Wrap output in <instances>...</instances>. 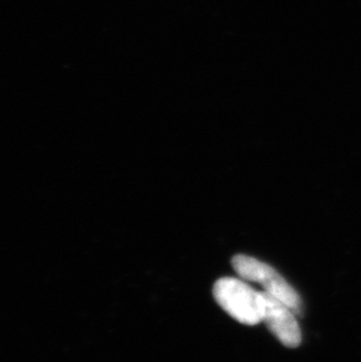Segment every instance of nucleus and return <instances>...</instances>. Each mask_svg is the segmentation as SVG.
Listing matches in <instances>:
<instances>
[{"label":"nucleus","mask_w":361,"mask_h":362,"mask_svg":"<svg viewBox=\"0 0 361 362\" xmlns=\"http://www.w3.org/2000/svg\"><path fill=\"white\" fill-rule=\"evenodd\" d=\"M231 265L243 281L260 284L264 292L283 301L296 315L302 313L299 294L273 267L246 255L234 257Z\"/></svg>","instance_id":"obj_2"},{"label":"nucleus","mask_w":361,"mask_h":362,"mask_svg":"<svg viewBox=\"0 0 361 362\" xmlns=\"http://www.w3.org/2000/svg\"><path fill=\"white\" fill-rule=\"evenodd\" d=\"M262 322L270 332L289 349H296L302 342V331L297 322L296 313L280 299L260 292Z\"/></svg>","instance_id":"obj_3"},{"label":"nucleus","mask_w":361,"mask_h":362,"mask_svg":"<svg viewBox=\"0 0 361 362\" xmlns=\"http://www.w3.org/2000/svg\"><path fill=\"white\" fill-rule=\"evenodd\" d=\"M212 294L217 304L241 324L253 326L262 322L260 292L253 290L242 278L218 279Z\"/></svg>","instance_id":"obj_1"}]
</instances>
